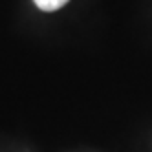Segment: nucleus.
Returning a JSON list of instances; mask_svg holds the SVG:
<instances>
[{
    "mask_svg": "<svg viewBox=\"0 0 152 152\" xmlns=\"http://www.w3.org/2000/svg\"><path fill=\"white\" fill-rule=\"evenodd\" d=\"M33 2L37 4L39 9H42V11H55V9L62 7L68 0H33Z\"/></svg>",
    "mask_w": 152,
    "mask_h": 152,
    "instance_id": "1",
    "label": "nucleus"
}]
</instances>
